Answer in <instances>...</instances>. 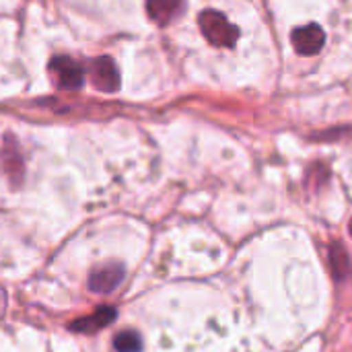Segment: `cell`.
I'll use <instances>...</instances> for the list:
<instances>
[{"label":"cell","mask_w":352,"mask_h":352,"mask_svg":"<svg viewBox=\"0 0 352 352\" xmlns=\"http://www.w3.org/2000/svg\"><path fill=\"white\" fill-rule=\"evenodd\" d=\"M204 37L217 47H233L239 33L219 10H204L198 19Z\"/></svg>","instance_id":"cell-1"},{"label":"cell","mask_w":352,"mask_h":352,"mask_svg":"<svg viewBox=\"0 0 352 352\" xmlns=\"http://www.w3.org/2000/svg\"><path fill=\"white\" fill-rule=\"evenodd\" d=\"M291 41L295 45V50L303 56H316L326 41V33L322 31L320 25L309 23L305 27H297L291 35Z\"/></svg>","instance_id":"cell-2"},{"label":"cell","mask_w":352,"mask_h":352,"mask_svg":"<svg viewBox=\"0 0 352 352\" xmlns=\"http://www.w3.org/2000/svg\"><path fill=\"white\" fill-rule=\"evenodd\" d=\"M91 80L97 89H101L105 93H111L120 87V74H118V68L111 62V58L103 56L91 64Z\"/></svg>","instance_id":"cell-3"},{"label":"cell","mask_w":352,"mask_h":352,"mask_svg":"<svg viewBox=\"0 0 352 352\" xmlns=\"http://www.w3.org/2000/svg\"><path fill=\"white\" fill-rule=\"evenodd\" d=\"M122 280H124V268L120 264H107L89 276V287L91 291L105 295V293H111Z\"/></svg>","instance_id":"cell-4"},{"label":"cell","mask_w":352,"mask_h":352,"mask_svg":"<svg viewBox=\"0 0 352 352\" xmlns=\"http://www.w3.org/2000/svg\"><path fill=\"white\" fill-rule=\"evenodd\" d=\"M52 72L58 85L64 89H78L82 85V68L70 58H54Z\"/></svg>","instance_id":"cell-5"},{"label":"cell","mask_w":352,"mask_h":352,"mask_svg":"<svg viewBox=\"0 0 352 352\" xmlns=\"http://www.w3.org/2000/svg\"><path fill=\"white\" fill-rule=\"evenodd\" d=\"M113 318H116V309H111V307H101L99 311L87 316V318L76 320V322L70 326V330L82 332V334H93V332H97V330L109 326V324L113 322Z\"/></svg>","instance_id":"cell-6"},{"label":"cell","mask_w":352,"mask_h":352,"mask_svg":"<svg viewBox=\"0 0 352 352\" xmlns=\"http://www.w3.org/2000/svg\"><path fill=\"white\" fill-rule=\"evenodd\" d=\"M182 4L184 0H146V12L155 23L167 25L179 12Z\"/></svg>","instance_id":"cell-7"},{"label":"cell","mask_w":352,"mask_h":352,"mask_svg":"<svg viewBox=\"0 0 352 352\" xmlns=\"http://www.w3.org/2000/svg\"><path fill=\"white\" fill-rule=\"evenodd\" d=\"M113 346L118 352H140L142 349V340L136 332H122L116 336Z\"/></svg>","instance_id":"cell-8"},{"label":"cell","mask_w":352,"mask_h":352,"mask_svg":"<svg viewBox=\"0 0 352 352\" xmlns=\"http://www.w3.org/2000/svg\"><path fill=\"white\" fill-rule=\"evenodd\" d=\"M332 260H334V272L342 278V276L346 274V270H349V260H346V254H344V250H342L340 245L334 248Z\"/></svg>","instance_id":"cell-9"},{"label":"cell","mask_w":352,"mask_h":352,"mask_svg":"<svg viewBox=\"0 0 352 352\" xmlns=\"http://www.w3.org/2000/svg\"><path fill=\"white\" fill-rule=\"evenodd\" d=\"M351 235H352V223H351Z\"/></svg>","instance_id":"cell-10"}]
</instances>
